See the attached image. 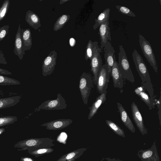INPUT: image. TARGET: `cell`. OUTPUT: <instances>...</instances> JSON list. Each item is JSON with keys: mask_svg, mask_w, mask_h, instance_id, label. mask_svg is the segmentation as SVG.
<instances>
[{"mask_svg": "<svg viewBox=\"0 0 161 161\" xmlns=\"http://www.w3.org/2000/svg\"><path fill=\"white\" fill-rule=\"evenodd\" d=\"M20 84V82L16 79L0 75V85H16Z\"/></svg>", "mask_w": 161, "mask_h": 161, "instance_id": "83f0119b", "label": "cell"}, {"mask_svg": "<svg viewBox=\"0 0 161 161\" xmlns=\"http://www.w3.org/2000/svg\"><path fill=\"white\" fill-rule=\"evenodd\" d=\"M110 9L107 8L104 9L95 19V23L93 26L94 30L97 28L103 22L108 20L109 18Z\"/></svg>", "mask_w": 161, "mask_h": 161, "instance_id": "d4e9b609", "label": "cell"}, {"mask_svg": "<svg viewBox=\"0 0 161 161\" xmlns=\"http://www.w3.org/2000/svg\"><path fill=\"white\" fill-rule=\"evenodd\" d=\"M20 161H35L32 158L29 157H22Z\"/></svg>", "mask_w": 161, "mask_h": 161, "instance_id": "8d00e7d4", "label": "cell"}, {"mask_svg": "<svg viewBox=\"0 0 161 161\" xmlns=\"http://www.w3.org/2000/svg\"><path fill=\"white\" fill-rule=\"evenodd\" d=\"M119 49L118 64L119 71L124 79L133 83L135 82L134 77L126 53L122 45L119 46Z\"/></svg>", "mask_w": 161, "mask_h": 161, "instance_id": "3957f363", "label": "cell"}, {"mask_svg": "<svg viewBox=\"0 0 161 161\" xmlns=\"http://www.w3.org/2000/svg\"><path fill=\"white\" fill-rule=\"evenodd\" d=\"M5 131V129L3 128H0V135H1Z\"/></svg>", "mask_w": 161, "mask_h": 161, "instance_id": "ab89813d", "label": "cell"}, {"mask_svg": "<svg viewBox=\"0 0 161 161\" xmlns=\"http://www.w3.org/2000/svg\"><path fill=\"white\" fill-rule=\"evenodd\" d=\"M105 159L107 161H123L117 158H106Z\"/></svg>", "mask_w": 161, "mask_h": 161, "instance_id": "74e56055", "label": "cell"}, {"mask_svg": "<svg viewBox=\"0 0 161 161\" xmlns=\"http://www.w3.org/2000/svg\"><path fill=\"white\" fill-rule=\"evenodd\" d=\"M10 6L9 0H4L0 7V22L6 17Z\"/></svg>", "mask_w": 161, "mask_h": 161, "instance_id": "4dcf8cb0", "label": "cell"}, {"mask_svg": "<svg viewBox=\"0 0 161 161\" xmlns=\"http://www.w3.org/2000/svg\"><path fill=\"white\" fill-rule=\"evenodd\" d=\"M23 42L21 37V25L19 24L15 36L14 52L19 60H22L25 52L23 51Z\"/></svg>", "mask_w": 161, "mask_h": 161, "instance_id": "e0dca14e", "label": "cell"}, {"mask_svg": "<svg viewBox=\"0 0 161 161\" xmlns=\"http://www.w3.org/2000/svg\"><path fill=\"white\" fill-rule=\"evenodd\" d=\"M105 121L107 125L115 134L122 137H125L124 130L117 124L109 120H106Z\"/></svg>", "mask_w": 161, "mask_h": 161, "instance_id": "4316f807", "label": "cell"}, {"mask_svg": "<svg viewBox=\"0 0 161 161\" xmlns=\"http://www.w3.org/2000/svg\"><path fill=\"white\" fill-rule=\"evenodd\" d=\"M116 8L119 12L123 14L131 17L136 16V15L132 11L126 7L117 5L116 6Z\"/></svg>", "mask_w": 161, "mask_h": 161, "instance_id": "1f68e13d", "label": "cell"}, {"mask_svg": "<svg viewBox=\"0 0 161 161\" xmlns=\"http://www.w3.org/2000/svg\"><path fill=\"white\" fill-rule=\"evenodd\" d=\"M20 98L19 96L0 98V109L15 105L19 102Z\"/></svg>", "mask_w": 161, "mask_h": 161, "instance_id": "603a6c76", "label": "cell"}, {"mask_svg": "<svg viewBox=\"0 0 161 161\" xmlns=\"http://www.w3.org/2000/svg\"><path fill=\"white\" fill-rule=\"evenodd\" d=\"M0 64H7L3 52L0 49Z\"/></svg>", "mask_w": 161, "mask_h": 161, "instance_id": "836d02e7", "label": "cell"}, {"mask_svg": "<svg viewBox=\"0 0 161 161\" xmlns=\"http://www.w3.org/2000/svg\"><path fill=\"white\" fill-rule=\"evenodd\" d=\"M131 107L134 122L142 135H146L147 133V131L145 126L141 114L137 105L133 102L131 104Z\"/></svg>", "mask_w": 161, "mask_h": 161, "instance_id": "8fae6325", "label": "cell"}, {"mask_svg": "<svg viewBox=\"0 0 161 161\" xmlns=\"http://www.w3.org/2000/svg\"><path fill=\"white\" fill-rule=\"evenodd\" d=\"M70 16L68 14H63L59 17L54 24L53 30L56 31L62 29L69 20Z\"/></svg>", "mask_w": 161, "mask_h": 161, "instance_id": "484cf974", "label": "cell"}, {"mask_svg": "<svg viewBox=\"0 0 161 161\" xmlns=\"http://www.w3.org/2000/svg\"><path fill=\"white\" fill-rule=\"evenodd\" d=\"M53 151L54 149L51 147H49L28 151L27 153L36 157H37L44 154L50 153Z\"/></svg>", "mask_w": 161, "mask_h": 161, "instance_id": "f1b7e54d", "label": "cell"}, {"mask_svg": "<svg viewBox=\"0 0 161 161\" xmlns=\"http://www.w3.org/2000/svg\"><path fill=\"white\" fill-rule=\"evenodd\" d=\"M136 68L142 80V86L148 92L151 98H154L153 89L148 71L142 57L136 49L132 53Z\"/></svg>", "mask_w": 161, "mask_h": 161, "instance_id": "6da1fadb", "label": "cell"}, {"mask_svg": "<svg viewBox=\"0 0 161 161\" xmlns=\"http://www.w3.org/2000/svg\"><path fill=\"white\" fill-rule=\"evenodd\" d=\"M55 140L49 138H31L20 141L14 145L19 151H30L51 147L55 146Z\"/></svg>", "mask_w": 161, "mask_h": 161, "instance_id": "7a4b0ae2", "label": "cell"}, {"mask_svg": "<svg viewBox=\"0 0 161 161\" xmlns=\"http://www.w3.org/2000/svg\"><path fill=\"white\" fill-rule=\"evenodd\" d=\"M67 107L66 101L60 93H58L55 99L47 100L38 107L39 109L46 110H61L65 109Z\"/></svg>", "mask_w": 161, "mask_h": 161, "instance_id": "8992f818", "label": "cell"}, {"mask_svg": "<svg viewBox=\"0 0 161 161\" xmlns=\"http://www.w3.org/2000/svg\"><path fill=\"white\" fill-rule=\"evenodd\" d=\"M145 91L146 90L142 86L136 89L134 92L147 105L149 110L152 109L155 107L154 98H150Z\"/></svg>", "mask_w": 161, "mask_h": 161, "instance_id": "d6986e66", "label": "cell"}, {"mask_svg": "<svg viewBox=\"0 0 161 161\" xmlns=\"http://www.w3.org/2000/svg\"><path fill=\"white\" fill-rule=\"evenodd\" d=\"M99 47L97 42H93L90 40L86 47L85 50V58L86 60L88 59H91L96 50Z\"/></svg>", "mask_w": 161, "mask_h": 161, "instance_id": "cb8c5ba5", "label": "cell"}, {"mask_svg": "<svg viewBox=\"0 0 161 161\" xmlns=\"http://www.w3.org/2000/svg\"><path fill=\"white\" fill-rule=\"evenodd\" d=\"M16 116H7L0 117V127L10 125L17 120Z\"/></svg>", "mask_w": 161, "mask_h": 161, "instance_id": "f546056e", "label": "cell"}, {"mask_svg": "<svg viewBox=\"0 0 161 161\" xmlns=\"http://www.w3.org/2000/svg\"><path fill=\"white\" fill-rule=\"evenodd\" d=\"M57 58V53L53 50L44 59L42 66V75L44 76L50 75L53 73L56 64Z\"/></svg>", "mask_w": 161, "mask_h": 161, "instance_id": "30bf717a", "label": "cell"}, {"mask_svg": "<svg viewBox=\"0 0 161 161\" xmlns=\"http://www.w3.org/2000/svg\"><path fill=\"white\" fill-rule=\"evenodd\" d=\"M139 38L140 46L144 56L155 72L157 73L158 66L151 44L142 35H139Z\"/></svg>", "mask_w": 161, "mask_h": 161, "instance_id": "5b68a950", "label": "cell"}, {"mask_svg": "<svg viewBox=\"0 0 161 161\" xmlns=\"http://www.w3.org/2000/svg\"><path fill=\"white\" fill-rule=\"evenodd\" d=\"M102 49L99 47L95 51L91 60V71L93 75V81L96 85L97 77L102 66V60L100 55Z\"/></svg>", "mask_w": 161, "mask_h": 161, "instance_id": "9c48e42d", "label": "cell"}, {"mask_svg": "<svg viewBox=\"0 0 161 161\" xmlns=\"http://www.w3.org/2000/svg\"><path fill=\"white\" fill-rule=\"evenodd\" d=\"M99 27L98 34L101 40L100 47L102 49L106 42L108 41L110 42L111 40L109 20L102 24Z\"/></svg>", "mask_w": 161, "mask_h": 161, "instance_id": "9a60e30c", "label": "cell"}, {"mask_svg": "<svg viewBox=\"0 0 161 161\" xmlns=\"http://www.w3.org/2000/svg\"><path fill=\"white\" fill-rule=\"evenodd\" d=\"M110 75L112 78L114 86L115 88L122 89L124 86V78L119 71L118 63L116 58L114 60Z\"/></svg>", "mask_w": 161, "mask_h": 161, "instance_id": "7c38bea8", "label": "cell"}, {"mask_svg": "<svg viewBox=\"0 0 161 161\" xmlns=\"http://www.w3.org/2000/svg\"><path fill=\"white\" fill-rule=\"evenodd\" d=\"M69 1V0H60L59 3L60 4H62Z\"/></svg>", "mask_w": 161, "mask_h": 161, "instance_id": "f35d334b", "label": "cell"}, {"mask_svg": "<svg viewBox=\"0 0 161 161\" xmlns=\"http://www.w3.org/2000/svg\"><path fill=\"white\" fill-rule=\"evenodd\" d=\"M156 143L154 140L150 148L141 149L137 151V155L142 161H160Z\"/></svg>", "mask_w": 161, "mask_h": 161, "instance_id": "ba28073f", "label": "cell"}, {"mask_svg": "<svg viewBox=\"0 0 161 161\" xmlns=\"http://www.w3.org/2000/svg\"><path fill=\"white\" fill-rule=\"evenodd\" d=\"M12 74V73L9 71L0 68V75H10Z\"/></svg>", "mask_w": 161, "mask_h": 161, "instance_id": "e575fe53", "label": "cell"}, {"mask_svg": "<svg viewBox=\"0 0 161 161\" xmlns=\"http://www.w3.org/2000/svg\"><path fill=\"white\" fill-rule=\"evenodd\" d=\"M103 49L104 53V57L105 64L107 65L109 72L110 74L114 60L116 58L114 55L115 51L112 46L111 42L109 41L106 42Z\"/></svg>", "mask_w": 161, "mask_h": 161, "instance_id": "5bb4252c", "label": "cell"}, {"mask_svg": "<svg viewBox=\"0 0 161 161\" xmlns=\"http://www.w3.org/2000/svg\"><path fill=\"white\" fill-rule=\"evenodd\" d=\"M117 104L121 121L128 130L134 133L136 131L135 128L127 112L121 103L117 102Z\"/></svg>", "mask_w": 161, "mask_h": 161, "instance_id": "2e32d148", "label": "cell"}, {"mask_svg": "<svg viewBox=\"0 0 161 161\" xmlns=\"http://www.w3.org/2000/svg\"><path fill=\"white\" fill-rule=\"evenodd\" d=\"M104 158H103L102 159V160H101V161H103V160H104Z\"/></svg>", "mask_w": 161, "mask_h": 161, "instance_id": "60d3db41", "label": "cell"}, {"mask_svg": "<svg viewBox=\"0 0 161 161\" xmlns=\"http://www.w3.org/2000/svg\"><path fill=\"white\" fill-rule=\"evenodd\" d=\"M110 75L108 66L105 64L102 65L97 77L96 85L99 93L107 92Z\"/></svg>", "mask_w": 161, "mask_h": 161, "instance_id": "52a82bcc", "label": "cell"}, {"mask_svg": "<svg viewBox=\"0 0 161 161\" xmlns=\"http://www.w3.org/2000/svg\"><path fill=\"white\" fill-rule=\"evenodd\" d=\"M25 20L29 25L35 30L41 26L40 20L38 15L33 11L28 10L26 13Z\"/></svg>", "mask_w": 161, "mask_h": 161, "instance_id": "ffe728a7", "label": "cell"}, {"mask_svg": "<svg viewBox=\"0 0 161 161\" xmlns=\"http://www.w3.org/2000/svg\"><path fill=\"white\" fill-rule=\"evenodd\" d=\"M87 149L85 147L78 148L62 155L56 161H75L80 157Z\"/></svg>", "mask_w": 161, "mask_h": 161, "instance_id": "7402d4cb", "label": "cell"}, {"mask_svg": "<svg viewBox=\"0 0 161 161\" xmlns=\"http://www.w3.org/2000/svg\"><path fill=\"white\" fill-rule=\"evenodd\" d=\"M21 37L23 42V51L30 50L32 46V39L31 30L29 28L21 29Z\"/></svg>", "mask_w": 161, "mask_h": 161, "instance_id": "44dd1931", "label": "cell"}, {"mask_svg": "<svg viewBox=\"0 0 161 161\" xmlns=\"http://www.w3.org/2000/svg\"><path fill=\"white\" fill-rule=\"evenodd\" d=\"M9 26V25H6L0 27V42L5 38L8 34Z\"/></svg>", "mask_w": 161, "mask_h": 161, "instance_id": "d6a6232c", "label": "cell"}, {"mask_svg": "<svg viewBox=\"0 0 161 161\" xmlns=\"http://www.w3.org/2000/svg\"><path fill=\"white\" fill-rule=\"evenodd\" d=\"M72 121V120L70 119H59L44 123L41 126L46 127L48 130H57L68 127Z\"/></svg>", "mask_w": 161, "mask_h": 161, "instance_id": "4fadbf2b", "label": "cell"}, {"mask_svg": "<svg viewBox=\"0 0 161 161\" xmlns=\"http://www.w3.org/2000/svg\"><path fill=\"white\" fill-rule=\"evenodd\" d=\"M106 93L104 92L101 94L96 98L95 102L89 108L90 111L88 116V119H91L97 113L99 107L104 103L106 99Z\"/></svg>", "mask_w": 161, "mask_h": 161, "instance_id": "ac0fdd59", "label": "cell"}, {"mask_svg": "<svg viewBox=\"0 0 161 161\" xmlns=\"http://www.w3.org/2000/svg\"><path fill=\"white\" fill-rule=\"evenodd\" d=\"M69 44L71 47H74L76 43V40L73 37L70 38L69 40Z\"/></svg>", "mask_w": 161, "mask_h": 161, "instance_id": "d590c367", "label": "cell"}, {"mask_svg": "<svg viewBox=\"0 0 161 161\" xmlns=\"http://www.w3.org/2000/svg\"><path fill=\"white\" fill-rule=\"evenodd\" d=\"M93 80L91 75L84 72L80 78L79 88L84 104L87 105L89 97L93 86Z\"/></svg>", "mask_w": 161, "mask_h": 161, "instance_id": "277c9868", "label": "cell"}]
</instances>
